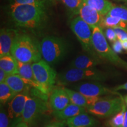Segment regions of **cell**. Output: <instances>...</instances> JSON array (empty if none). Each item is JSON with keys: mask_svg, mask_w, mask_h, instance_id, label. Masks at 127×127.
I'll return each mask as SVG.
<instances>
[{"mask_svg": "<svg viewBox=\"0 0 127 127\" xmlns=\"http://www.w3.org/2000/svg\"><path fill=\"white\" fill-rule=\"evenodd\" d=\"M49 7L40 5H9L8 14L16 26L41 31L48 23Z\"/></svg>", "mask_w": 127, "mask_h": 127, "instance_id": "1", "label": "cell"}, {"mask_svg": "<svg viewBox=\"0 0 127 127\" xmlns=\"http://www.w3.org/2000/svg\"><path fill=\"white\" fill-rule=\"evenodd\" d=\"M11 54L17 61L33 64L42 60L39 44L29 35L18 32L12 44Z\"/></svg>", "mask_w": 127, "mask_h": 127, "instance_id": "2", "label": "cell"}, {"mask_svg": "<svg viewBox=\"0 0 127 127\" xmlns=\"http://www.w3.org/2000/svg\"><path fill=\"white\" fill-rule=\"evenodd\" d=\"M42 58L51 66L54 65L66 56L68 51L66 41L55 36H47L39 43Z\"/></svg>", "mask_w": 127, "mask_h": 127, "instance_id": "3", "label": "cell"}, {"mask_svg": "<svg viewBox=\"0 0 127 127\" xmlns=\"http://www.w3.org/2000/svg\"><path fill=\"white\" fill-rule=\"evenodd\" d=\"M102 28L96 27L93 28V45L95 51L102 59L107 60L115 66L127 70V63L118 56L108 43Z\"/></svg>", "mask_w": 127, "mask_h": 127, "instance_id": "4", "label": "cell"}, {"mask_svg": "<svg viewBox=\"0 0 127 127\" xmlns=\"http://www.w3.org/2000/svg\"><path fill=\"white\" fill-rule=\"evenodd\" d=\"M105 79V74L95 68L90 69L69 68L58 74L57 81L60 85H66L84 80L99 82Z\"/></svg>", "mask_w": 127, "mask_h": 127, "instance_id": "5", "label": "cell"}, {"mask_svg": "<svg viewBox=\"0 0 127 127\" xmlns=\"http://www.w3.org/2000/svg\"><path fill=\"white\" fill-rule=\"evenodd\" d=\"M124 104L121 95L116 97L100 98L94 104L89 106L87 111L91 115L104 118L114 116L123 109Z\"/></svg>", "mask_w": 127, "mask_h": 127, "instance_id": "6", "label": "cell"}, {"mask_svg": "<svg viewBox=\"0 0 127 127\" xmlns=\"http://www.w3.org/2000/svg\"><path fill=\"white\" fill-rule=\"evenodd\" d=\"M34 77L39 84L42 93L50 95L57 79V72L44 60L32 64Z\"/></svg>", "mask_w": 127, "mask_h": 127, "instance_id": "7", "label": "cell"}, {"mask_svg": "<svg viewBox=\"0 0 127 127\" xmlns=\"http://www.w3.org/2000/svg\"><path fill=\"white\" fill-rule=\"evenodd\" d=\"M70 28L87 53L98 55L93 45V28L79 16L73 18L69 23Z\"/></svg>", "mask_w": 127, "mask_h": 127, "instance_id": "8", "label": "cell"}, {"mask_svg": "<svg viewBox=\"0 0 127 127\" xmlns=\"http://www.w3.org/2000/svg\"><path fill=\"white\" fill-rule=\"evenodd\" d=\"M48 109L47 101L36 96H29L22 115V121L28 126L35 124Z\"/></svg>", "mask_w": 127, "mask_h": 127, "instance_id": "9", "label": "cell"}, {"mask_svg": "<svg viewBox=\"0 0 127 127\" xmlns=\"http://www.w3.org/2000/svg\"><path fill=\"white\" fill-rule=\"evenodd\" d=\"M73 88L87 97H101L109 94L120 95L117 91L108 88L99 81L80 82L74 85Z\"/></svg>", "mask_w": 127, "mask_h": 127, "instance_id": "10", "label": "cell"}, {"mask_svg": "<svg viewBox=\"0 0 127 127\" xmlns=\"http://www.w3.org/2000/svg\"><path fill=\"white\" fill-rule=\"evenodd\" d=\"M29 96V95L25 94H18L8 103L7 112L11 120L19 123L22 121V115Z\"/></svg>", "mask_w": 127, "mask_h": 127, "instance_id": "11", "label": "cell"}, {"mask_svg": "<svg viewBox=\"0 0 127 127\" xmlns=\"http://www.w3.org/2000/svg\"><path fill=\"white\" fill-rule=\"evenodd\" d=\"M70 103L69 96L64 87H57L54 88L49 97V105L52 111L62 110Z\"/></svg>", "mask_w": 127, "mask_h": 127, "instance_id": "12", "label": "cell"}, {"mask_svg": "<svg viewBox=\"0 0 127 127\" xmlns=\"http://www.w3.org/2000/svg\"><path fill=\"white\" fill-rule=\"evenodd\" d=\"M102 63V58L98 55H93L90 54H82L77 55L71 61L69 65L70 68L78 69H90L94 68Z\"/></svg>", "mask_w": 127, "mask_h": 127, "instance_id": "13", "label": "cell"}, {"mask_svg": "<svg viewBox=\"0 0 127 127\" xmlns=\"http://www.w3.org/2000/svg\"><path fill=\"white\" fill-rule=\"evenodd\" d=\"M18 31L12 28H1L0 31V58L11 55L12 44Z\"/></svg>", "mask_w": 127, "mask_h": 127, "instance_id": "14", "label": "cell"}, {"mask_svg": "<svg viewBox=\"0 0 127 127\" xmlns=\"http://www.w3.org/2000/svg\"><path fill=\"white\" fill-rule=\"evenodd\" d=\"M78 15L92 28L101 26L104 17L96 9L84 2L79 9Z\"/></svg>", "mask_w": 127, "mask_h": 127, "instance_id": "15", "label": "cell"}, {"mask_svg": "<svg viewBox=\"0 0 127 127\" xmlns=\"http://www.w3.org/2000/svg\"><path fill=\"white\" fill-rule=\"evenodd\" d=\"M98 121L87 112L80 114L66 121L68 127H95Z\"/></svg>", "mask_w": 127, "mask_h": 127, "instance_id": "16", "label": "cell"}, {"mask_svg": "<svg viewBox=\"0 0 127 127\" xmlns=\"http://www.w3.org/2000/svg\"><path fill=\"white\" fill-rule=\"evenodd\" d=\"M32 64L23 63L18 61V74L23 78L25 82L32 88L41 91V88L34 77L32 69Z\"/></svg>", "mask_w": 127, "mask_h": 127, "instance_id": "17", "label": "cell"}, {"mask_svg": "<svg viewBox=\"0 0 127 127\" xmlns=\"http://www.w3.org/2000/svg\"><path fill=\"white\" fill-rule=\"evenodd\" d=\"M86 112H87V109L85 108L79 107L72 103H70L67 107L62 110L53 111L52 114L56 120L60 121H66L68 119Z\"/></svg>", "mask_w": 127, "mask_h": 127, "instance_id": "18", "label": "cell"}, {"mask_svg": "<svg viewBox=\"0 0 127 127\" xmlns=\"http://www.w3.org/2000/svg\"><path fill=\"white\" fill-rule=\"evenodd\" d=\"M5 82L7 83L17 94H25L28 95L30 89L32 88L25 82L23 78L18 74L8 75Z\"/></svg>", "mask_w": 127, "mask_h": 127, "instance_id": "19", "label": "cell"}, {"mask_svg": "<svg viewBox=\"0 0 127 127\" xmlns=\"http://www.w3.org/2000/svg\"><path fill=\"white\" fill-rule=\"evenodd\" d=\"M0 68L2 69L8 75L18 74V61L11 54L1 57Z\"/></svg>", "mask_w": 127, "mask_h": 127, "instance_id": "20", "label": "cell"}, {"mask_svg": "<svg viewBox=\"0 0 127 127\" xmlns=\"http://www.w3.org/2000/svg\"><path fill=\"white\" fill-rule=\"evenodd\" d=\"M83 2L96 9L102 16L108 14L109 11L114 6L109 0H82Z\"/></svg>", "mask_w": 127, "mask_h": 127, "instance_id": "21", "label": "cell"}, {"mask_svg": "<svg viewBox=\"0 0 127 127\" xmlns=\"http://www.w3.org/2000/svg\"><path fill=\"white\" fill-rule=\"evenodd\" d=\"M64 88L69 96L71 103H72L79 107H84L86 109L88 108V104L86 96L75 90H71L66 87H64Z\"/></svg>", "mask_w": 127, "mask_h": 127, "instance_id": "22", "label": "cell"}, {"mask_svg": "<svg viewBox=\"0 0 127 127\" xmlns=\"http://www.w3.org/2000/svg\"><path fill=\"white\" fill-rule=\"evenodd\" d=\"M17 94L5 82L0 83V102L1 105L9 103Z\"/></svg>", "mask_w": 127, "mask_h": 127, "instance_id": "23", "label": "cell"}, {"mask_svg": "<svg viewBox=\"0 0 127 127\" xmlns=\"http://www.w3.org/2000/svg\"><path fill=\"white\" fill-rule=\"evenodd\" d=\"M61 1L67 9L69 16L73 18L78 15L79 9L83 3L82 0H61Z\"/></svg>", "mask_w": 127, "mask_h": 127, "instance_id": "24", "label": "cell"}, {"mask_svg": "<svg viewBox=\"0 0 127 127\" xmlns=\"http://www.w3.org/2000/svg\"><path fill=\"white\" fill-rule=\"evenodd\" d=\"M127 109L125 102L122 110L113 116L107 123V127H123L124 120V115Z\"/></svg>", "mask_w": 127, "mask_h": 127, "instance_id": "25", "label": "cell"}, {"mask_svg": "<svg viewBox=\"0 0 127 127\" xmlns=\"http://www.w3.org/2000/svg\"><path fill=\"white\" fill-rule=\"evenodd\" d=\"M9 5H40L50 7L52 0H8Z\"/></svg>", "mask_w": 127, "mask_h": 127, "instance_id": "26", "label": "cell"}, {"mask_svg": "<svg viewBox=\"0 0 127 127\" xmlns=\"http://www.w3.org/2000/svg\"><path fill=\"white\" fill-rule=\"evenodd\" d=\"M107 15L111 17H118L127 23V7L114 5Z\"/></svg>", "mask_w": 127, "mask_h": 127, "instance_id": "27", "label": "cell"}, {"mask_svg": "<svg viewBox=\"0 0 127 127\" xmlns=\"http://www.w3.org/2000/svg\"><path fill=\"white\" fill-rule=\"evenodd\" d=\"M18 123V121H14L9 118L8 112L1 105L0 111V127H15Z\"/></svg>", "mask_w": 127, "mask_h": 127, "instance_id": "28", "label": "cell"}, {"mask_svg": "<svg viewBox=\"0 0 127 127\" xmlns=\"http://www.w3.org/2000/svg\"><path fill=\"white\" fill-rule=\"evenodd\" d=\"M113 29L117 35V38L121 41H127V31L126 30L121 28H114Z\"/></svg>", "mask_w": 127, "mask_h": 127, "instance_id": "29", "label": "cell"}, {"mask_svg": "<svg viewBox=\"0 0 127 127\" xmlns=\"http://www.w3.org/2000/svg\"><path fill=\"white\" fill-rule=\"evenodd\" d=\"M104 34L105 37L107 38L110 42H114L118 39L117 38V35H116L115 31H114L113 28H107V29L105 30V31Z\"/></svg>", "mask_w": 127, "mask_h": 127, "instance_id": "30", "label": "cell"}, {"mask_svg": "<svg viewBox=\"0 0 127 127\" xmlns=\"http://www.w3.org/2000/svg\"><path fill=\"white\" fill-rule=\"evenodd\" d=\"M112 49L116 53H122L123 52V47L122 45L121 41L117 39L112 44Z\"/></svg>", "mask_w": 127, "mask_h": 127, "instance_id": "31", "label": "cell"}, {"mask_svg": "<svg viewBox=\"0 0 127 127\" xmlns=\"http://www.w3.org/2000/svg\"><path fill=\"white\" fill-rule=\"evenodd\" d=\"M66 125V121H60L57 120L56 121L47 124L44 127H65Z\"/></svg>", "mask_w": 127, "mask_h": 127, "instance_id": "32", "label": "cell"}, {"mask_svg": "<svg viewBox=\"0 0 127 127\" xmlns=\"http://www.w3.org/2000/svg\"><path fill=\"white\" fill-rule=\"evenodd\" d=\"M8 77L7 74L2 69L0 68V83L4 82Z\"/></svg>", "mask_w": 127, "mask_h": 127, "instance_id": "33", "label": "cell"}, {"mask_svg": "<svg viewBox=\"0 0 127 127\" xmlns=\"http://www.w3.org/2000/svg\"><path fill=\"white\" fill-rule=\"evenodd\" d=\"M127 90V82L126 83L122 84V85H119V86L115 87L113 89V90H114L115 91H117L118 90Z\"/></svg>", "mask_w": 127, "mask_h": 127, "instance_id": "34", "label": "cell"}, {"mask_svg": "<svg viewBox=\"0 0 127 127\" xmlns=\"http://www.w3.org/2000/svg\"><path fill=\"white\" fill-rule=\"evenodd\" d=\"M123 127H127V107L125 112L124 120V124H123Z\"/></svg>", "mask_w": 127, "mask_h": 127, "instance_id": "35", "label": "cell"}, {"mask_svg": "<svg viewBox=\"0 0 127 127\" xmlns=\"http://www.w3.org/2000/svg\"><path fill=\"white\" fill-rule=\"evenodd\" d=\"M15 127H29V126H28L27 124H25L24 123H23V121H21L20 122V123H18Z\"/></svg>", "mask_w": 127, "mask_h": 127, "instance_id": "36", "label": "cell"}, {"mask_svg": "<svg viewBox=\"0 0 127 127\" xmlns=\"http://www.w3.org/2000/svg\"><path fill=\"white\" fill-rule=\"evenodd\" d=\"M121 43L124 50L127 51V41H121Z\"/></svg>", "mask_w": 127, "mask_h": 127, "instance_id": "37", "label": "cell"}, {"mask_svg": "<svg viewBox=\"0 0 127 127\" xmlns=\"http://www.w3.org/2000/svg\"><path fill=\"white\" fill-rule=\"evenodd\" d=\"M123 99H124V101L125 104V105H126V106L127 107V95L124 96Z\"/></svg>", "mask_w": 127, "mask_h": 127, "instance_id": "38", "label": "cell"}, {"mask_svg": "<svg viewBox=\"0 0 127 127\" xmlns=\"http://www.w3.org/2000/svg\"><path fill=\"white\" fill-rule=\"evenodd\" d=\"M114 1H118V2H123L127 4V0H114Z\"/></svg>", "mask_w": 127, "mask_h": 127, "instance_id": "39", "label": "cell"}, {"mask_svg": "<svg viewBox=\"0 0 127 127\" xmlns=\"http://www.w3.org/2000/svg\"></svg>", "mask_w": 127, "mask_h": 127, "instance_id": "40", "label": "cell"}, {"mask_svg": "<svg viewBox=\"0 0 127 127\" xmlns=\"http://www.w3.org/2000/svg\"></svg>", "mask_w": 127, "mask_h": 127, "instance_id": "41", "label": "cell"}]
</instances>
